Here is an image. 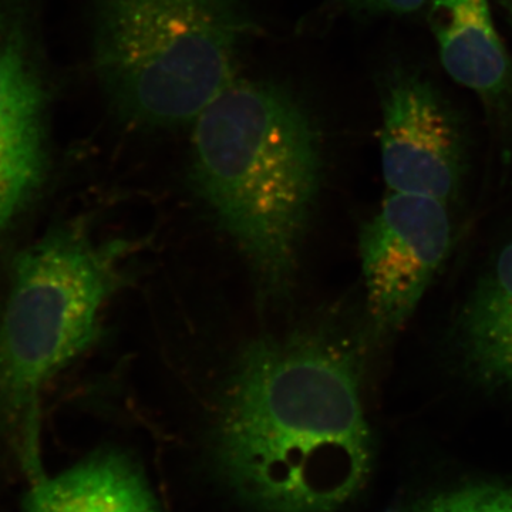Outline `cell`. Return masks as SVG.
I'll list each match as a JSON object with an SVG mask.
<instances>
[{"label":"cell","instance_id":"6da1fadb","mask_svg":"<svg viewBox=\"0 0 512 512\" xmlns=\"http://www.w3.org/2000/svg\"><path fill=\"white\" fill-rule=\"evenodd\" d=\"M212 457L255 512L342 511L373 464L352 353L318 335L249 343L222 393Z\"/></svg>","mask_w":512,"mask_h":512},{"label":"cell","instance_id":"7a4b0ae2","mask_svg":"<svg viewBox=\"0 0 512 512\" xmlns=\"http://www.w3.org/2000/svg\"><path fill=\"white\" fill-rule=\"evenodd\" d=\"M194 123L195 191L262 285L284 289L322 175L311 113L282 84L234 80Z\"/></svg>","mask_w":512,"mask_h":512},{"label":"cell","instance_id":"3957f363","mask_svg":"<svg viewBox=\"0 0 512 512\" xmlns=\"http://www.w3.org/2000/svg\"><path fill=\"white\" fill-rule=\"evenodd\" d=\"M117 251L79 228L59 227L13 262L0 309V430L32 483L45 476L43 393L96 339L119 285Z\"/></svg>","mask_w":512,"mask_h":512},{"label":"cell","instance_id":"277c9868","mask_svg":"<svg viewBox=\"0 0 512 512\" xmlns=\"http://www.w3.org/2000/svg\"><path fill=\"white\" fill-rule=\"evenodd\" d=\"M94 70L126 126L191 123L235 80L254 20L239 0H92Z\"/></svg>","mask_w":512,"mask_h":512},{"label":"cell","instance_id":"5b68a950","mask_svg":"<svg viewBox=\"0 0 512 512\" xmlns=\"http://www.w3.org/2000/svg\"><path fill=\"white\" fill-rule=\"evenodd\" d=\"M39 0H0V247L49 171Z\"/></svg>","mask_w":512,"mask_h":512},{"label":"cell","instance_id":"8992f818","mask_svg":"<svg viewBox=\"0 0 512 512\" xmlns=\"http://www.w3.org/2000/svg\"><path fill=\"white\" fill-rule=\"evenodd\" d=\"M380 106L389 191L456 200L467 174L466 128L439 87L416 70L394 67L383 77Z\"/></svg>","mask_w":512,"mask_h":512},{"label":"cell","instance_id":"52a82bcc","mask_svg":"<svg viewBox=\"0 0 512 512\" xmlns=\"http://www.w3.org/2000/svg\"><path fill=\"white\" fill-rule=\"evenodd\" d=\"M453 244L447 202L390 192L359 238L367 306L380 330L409 322Z\"/></svg>","mask_w":512,"mask_h":512},{"label":"cell","instance_id":"ba28073f","mask_svg":"<svg viewBox=\"0 0 512 512\" xmlns=\"http://www.w3.org/2000/svg\"><path fill=\"white\" fill-rule=\"evenodd\" d=\"M448 346L458 372L478 392L512 400V242L461 303Z\"/></svg>","mask_w":512,"mask_h":512},{"label":"cell","instance_id":"9c48e42d","mask_svg":"<svg viewBox=\"0 0 512 512\" xmlns=\"http://www.w3.org/2000/svg\"><path fill=\"white\" fill-rule=\"evenodd\" d=\"M429 23L448 76L491 110L512 99V62L488 0H429Z\"/></svg>","mask_w":512,"mask_h":512},{"label":"cell","instance_id":"30bf717a","mask_svg":"<svg viewBox=\"0 0 512 512\" xmlns=\"http://www.w3.org/2000/svg\"><path fill=\"white\" fill-rule=\"evenodd\" d=\"M32 484L22 512H161L136 461L114 448Z\"/></svg>","mask_w":512,"mask_h":512},{"label":"cell","instance_id":"8fae6325","mask_svg":"<svg viewBox=\"0 0 512 512\" xmlns=\"http://www.w3.org/2000/svg\"><path fill=\"white\" fill-rule=\"evenodd\" d=\"M402 512H512V478H464L431 488Z\"/></svg>","mask_w":512,"mask_h":512},{"label":"cell","instance_id":"7c38bea8","mask_svg":"<svg viewBox=\"0 0 512 512\" xmlns=\"http://www.w3.org/2000/svg\"><path fill=\"white\" fill-rule=\"evenodd\" d=\"M346 8L366 15H412L429 0H339Z\"/></svg>","mask_w":512,"mask_h":512},{"label":"cell","instance_id":"4fadbf2b","mask_svg":"<svg viewBox=\"0 0 512 512\" xmlns=\"http://www.w3.org/2000/svg\"><path fill=\"white\" fill-rule=\"evenodd\" d=\"M501 2H503L504 8L507 9L512 18V0H501Z\"/></svg>","mask_w":512,"mask_h":512}]
</instances>
